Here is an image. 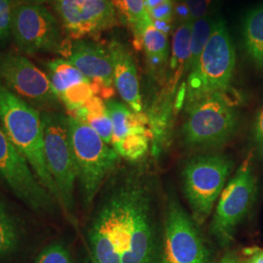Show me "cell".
<instances>
[{
    "label": "cell",
    "mask_w": 263,
    "mask_h": 263,
    "mask_svg": "<svg viewBox=\"0 0 263 263\" xmlns=\"http://www.w3.org/2000/svg\"><path fill=\"white\" fill-rule=\"evenodd\" d=\"M0 121L10 141L27 159L38 180L59 201L56 184L48 170L41 114L0 83Z\"/></svg>",
    "instance_id": "1"
},
{
    "label": "cell",
    "mask_w": 263,
    "mask_h": 263,
    "mask_svg": "<svg viewBox=\"0 0 263 263\" xmlns=\"http://www.w3.org/2000/svg\"><path fill=\"white\" fill-rule=\"evenodd\" d=\"M236 55L230 35L222 20H217L195 66L188 72L186 107L216 93H227L233 78Z\"/></svg>",
    "instance_id": "2"
},
{
    "label": "cell",
    "mask_w": 263,
    "mask_h": 263,
    "mask_svg": "<svg viewBox=\"0 0 263 263\" xmlns=\"http://www.w3.org/2000/svg\"><path fill=\"white\" fill-rule=\"evenodd\" d=\"M76 175L86 205H90L119 155L88 124L68 117Z\"/></svg>",
    "instance_id": "3"
},
{
    "label": "cell",
    "mask_w": 263,
    "mask_h": 263,
    "mask_svg": "<svg viewBox=\"0 0 263 263\" xmlns=\"http://www.w3.org/2000/svg\"><path fill=\"white\" fill-rule=\"evenodd\" d=\"M183 140L192 147H216L231 139L237 126L235 104L227 93L210 95L190 104Z\"/></svg>",
    "instance_id": "4"
},
{
    "label": "cell",
    "mask_w": 263,
    "mask_h": 263,
    "mask_svg": "<svg viewBox=\"0 0 263 263\" xmlns=\"http://www.w3.org/2000/svg\"><path fill=\"white\" fill-rule=\"evenodd\" d=\"M45 158L50 175L56 184L59 202L67 217L74 218V184L77 179L76 160L72 151L68 117L61 113L41 114Z\"/></svg>",
    "instance_id": "5"
},
{
    "label": "cell",
    "mask_w": 263,
    "mask_h": 263,
    "mask_svg": "<svg viewBox=\"0 0 263 263\" xmlns=\"http://www.w3.org/2000/svg\"><path fill=\"white\" fill-rule=\"evenodd\" d=\"M233 162L224 155L205 154L190 160L182 172L183 190L193 219L202 224L224 189Z\"/></svg>",
    "instance_id": "6"
},
{
    "label": "cell",
    "mask_w": 263,
    "mask_h": 263,
    "mask_svg": "<svg viewBox=\"0 0 263 263\" xmlns=\"http://www.w3.org/2000/svg\"><path fill=\"white\" fill-rule=\"evenodd\" d=\"M129 223V250L121 263H159L149 191L139 182L124 185Z\"/></svg>",
    "instance_id": "7"
},
{
    "label": "cell",
    "mask_w": 263,
    "mask_h": 263,
    "mask_svg": "<svg viewBox=\"0 0 263 263\" xmlns=\"http://www.w3.org/2000/svg\"><path fill=\"white\" fill-rule=\"evenodd\" d=\"M255 192L253 172L245 163L222 190L211 223V234L221 247H227L232 241L237 226L252 208Z\"/></svg>",
    "instance_id": "8"
},
{
    "label": "cell",
    "mask_w": 263,
    "mask_h": 263,
    "mask_svg": "<svg viewBox=\"0 0 263 263\" xmlns=\"http://www.w3.org/2000/svg\"><path fill=\"white\" fill-rule=\"evenodd\" d=\"M0 179L35 212H53L54 197L38 180L27 159L0 126Z\"/></svg>",
    "instance_id": "9"
},
{
    "label": "cell",
    "mask_w": 263,
    "mask_h": 263,
    "mask_svg": "<svg viewBox=\"0 0 263 263\" xmlns=\"http://www.w3.org/2000/svg\"><path fill=\"white\" fill-rule=\"evenodd\" d=\"M0 83L33 107L51 108L60 101L49 77L21 55L0 52Z\"/></svg>",
    "instance_id": "10"
},
{
    "label": "cell",
    "mask_w": 263,
    "mask_h": 263,
    "mask_svg": "<svg viewBox=\"0 0 263 263\" xmlns=\"http://www.w3.org/2000/svg\"><path fill=\"white\" fill-rule=\"evenodd\" d=\"M12 35L26 53L59 52L64 46L56 18L41 4L24 3L14 7Z\"/></svg>",
    "instance_id": "11"
},
{
    "label": "cell",
    "mask_w": 263,
    "mask_h": 263,
    "mask_svg": "<svg viewBox=\"0 0 263 263\" xmlns=\"http://www.w3.org/2000/svg\"><path fill=\"white\" fill-rule=\"evenodd\" d=\"M161 263H213L192 218L174 198L167 210Z\"/></svg>",
    "instance_id": "12"
},
{
    "label": "cell",
    "mask_w": 263,
    "mask_h": 263,
    "mask_svg": "<svg viewBox=\"0 0 263 263\" xmlns=\"http://www.w3.org/2000/svg\"><path fill=\"white\" fill-rule=\"evenodd\" d=\"M67 33L73 39L96 35L117 25L112 3L103 0H55Z\"/></svg>",
    "instance_id": "13"
},
{
    "label": "cell",
    "mask_w": 263,
    "mask_h": 263,
    "mask_svg": "<svg viewBox=\"0 0 263 263\" xmlns=\"http://www.w3.org/2000/svg\"><path fill=\"white\" fill-rule=\"evenodd\" d=\"M90 81L95 96L109 100L114 95L112 60L108 47L89 40L77 39L63 52Z\"/></svg>",
    "instance_id": "14"
},
{
    "label": "cell",
    "mask_w": 263,
    "mask_h": 263,
    "mask_svg": "<svg viewBox=\"0 0 263 263\" xmlns=\"http://www.w3.org/2000/svg\"><path fill=\"white\" fill-rule=\"evenodd\" d=\"M107 47L112 60L114 86L132 110L141 112L140 83L134 58L126 46L120 42L112 41Z\"/></svg>",
    "instance_id": "15"
},
{
    "label": "cell",
    "mask_w": 263,
    "mask_h": 263,
    "mask_svg": "<svg viewBox=\"0 0 263 263\" xmlns=\"http://www.w3.org/2000/svg\"><path fill=\"white\" fill-rule=\"evenodd\" d=\"M89 243L93 263H121L111 237L110 211L107 202L96 216L89 231Z\"/></svg>",
    "instance_id": "16"
},
{
    "label": "cell",
    "mask_w": 263,
    "mask_h": 263,
    "mask_svg": "<svg viewBox=\"0 0 263 263\" xmlns=\"http://www.w3.org/2000/svg\"><path fill=\"white\" fill-rule=\"evenodd\" d=\"M191 24L190 22L179 25L174 33L172 56L165 76V81L167 83L166 90L170 96L175 93L179 80L187 72Z\"/></svg>",
    "instance_id": "17"
},
{
    "label": "cell",
    "mask_w": 263,
    "mask_h": 263,
    "mask_svg": "<svg viewBox=\"0 0 263 263\" xmlns=\"http://www.w3.org/2000/svg\"><path fill=\"white\" fill-rule=\"evenodd\" d=\"M105 105L112 122V145L128 135L152 132L147 128L149 119L145 114L135 112L126 104L113 100H107Z\"/></svg>",
    "instance_id": "18"
},
{
    "label": "cell",
    "mask_w": 263,
    "mask_h": 263,
    "mask_svg": "<svg viewBox=\"0 0 263 263\" xmlns=\"http://www.w3.org/2000/svg\"><path fill=\"white\" fill-rule=\"evenodd\" d=\"M142 48L145 52L146 61L152 74L160 78L166 76L169 58L168 38L151 23L142 33Z\"/></svg>",
    "instance_id": "19"
},
{
    "label": "cell",
    "mask_w": 263,
    "mask_h": 263,
    "mask_svg": "<svg viewBox=\"0 0 263 263\" xmlns=\"http://www.w3.org/2000/svg\"><path fill=\"white\" fill-rule=\"evenodd\" d=\"M70 116L88 124L107 144L112 141V122L102 98L93 96Z\"/></svg>",
    "instance_id": "20"
},
{
    "label": "cell",
    "mask_w": 263,
    "mask_h": 263,
    "mask_svg": "<svg viewBox=\"0 0 263 263\" xmlns=\"http://www.w3.org/2000/svg\"><path fill=\"white\" fill-rule=\"evenodd\" d=\"M245 48L254 66L263 68V6L252 10L245 20Z\"/></svg>",
    "instance_id": "21"
},
{
    "label": "cell",
    "mask_w": 263,
    "mask_h": 263,
    "mask_svg": "<svg viewBox=\"0 0 263 263\" xmlns=\"http://www.w3.org/2000/svg\"><path fill=\"white\" fill-rule=\"evenodd\" d=\"M113 5L118 9L131 28L135 38V47L141 50L142 33L145 28L152 23L144 0H113Z\"/></svg>",
    "instance_id": "22"
},
{
    "label": "cell",
    "mask_w": 263,
    "mask_h": 263,
    "mask_svg": "<svg viewBox=\"0 0 263 263\" xmlns=\"http://www.w3.org/2000/svg\"><path fill=\"white\" fill-rule=\"evenodd\" d=\"M49 79L58 99L66 91L89 79L66 59H56L47 64Z\"/></svg>",
    "instance_id": "23"
},
{
    "label": "cell",
    "mask_w": 263,
    "mask_h": 263,
    "mask_svg": "<svg viewBox=\"0 0 263 263\" xmlns=\"http://www.w3.org/2000/svg\"><path fill=\"white\" fill-rule=\"evenodd\" d=\"M216 22L210 14L192 22L187 72L196 65L214 30Z\"/></svg>",
    "instance_id": "24"
},
{
    "label": "cell",
    "mask_w": 263,
    "mask_h": 263,
    "mask_svg": "<svg viewBox=\"0 0 263 263\" xmlns=\"http://www.w3.org/2000/svg\"><path fill=\"white\" fill-rule=\"evenodd\" d=\"M152 132L132 134L124 137L112 145L117 154L125 159L136 161L141 159L148 151Z\"/></svg>",
    "instance_id": "25"
},
{
    "label": "cell",
    "mask_w": 263,
    "mask_h": 263,
    "mask_svg": "<svg viewBox=\"0 0 263 263\" xmlns=\"http://www.w3.org/2000/svg\"><path fill=\"white\" fill-rule=\"evenodd\" d=\"M17 244V226L4 207L0 205V257L12 253Z\"/></svg>",
    "instance_id": "26"
},
{
    "label": "cell",
    "mask_w": 263,
    "mask_h": 263,
    "mask_svg": "<svg viewBox=\"0 0 263 263\" xmlns=\"http://www.w3.org/2000/svg\"><path fill=\"white\" fill-rule=\"evenodd\" d=\"M34 263H73V260L64 245L53 243L41 251Z\"/></svg>",
    "instance_id": "27"
},
{
    "label": "cell",
    "mask_w": 263,
    "mask_h": 263,
    "mask_svg": "<svg viewBox=\"0 0 263 263\" xmlns=\"http://www.w3.org/2000/svg\"><path fill=\"white\" fill-rule=\"evenodd\" d=\"M13 10V0H0V47L12 36Z\"/></svg>",
    "instance_id": "28"
},
{
    "label": "cell",
    "mask_w": 263,
    "mask_h": 263,
    "mask_svg": "<svg viewBox=\"0 0 263 263\" xmlns=\"http://www.w3.org/2000/svg\"><path fill=\"white\" fill-rule=\"evenodd\" d=\"M187 5L191 22L209 15L213 0H184Z\"/></svg>",
    "instance_id": "29"
},
{
    "label": "cell",
    "mask_w": 263,
    "mask_h": 263,
    "mask_svg": "<svg viewBox=\"0 0 263 263\" xmlns=\"http://www.w3.org/2000/svg\"><path fill=\"white\" fill-rule=\"evenodd\" d=\"M151 19L158 22H166V23H174V9L172 0L167 1L159 6L148 11Z\"/></svg>",
    "instance_id": "30"
},
{
    "label": "cell",
    "mask_w": 263,
    "mask_h": 263,
    "mask_svg": "<svg viewBox=\"0 0 263 263\" xmlns=\"http://www.w3.org/2000/svg\"><path fill=\"white\" fill-rule=\"evenodd\" d=\"M174 9V23H177V27L179 25L190 23V14L187 5L184 0H172ZM192 23V22H191Z\"/></svg>",
    "instance_id": "31"
},
{
    "label": "cell",
    "mask_w": 263,
    "mask_h": 263,
    "mask_svg": "<svg viewBox=\"0 0 263 263\" xmlns=\"http://www.w3.org/2000/svg\"><path fill=\"white\" fill-rule=\"evenodd\" d=\"M254 139L256 143L263 145V104L254 121Z\"/></svg>",
    "instance_id": "32"
},
{
    "label": "cell",
    "mask_w": 263,
    "mask_h": 263,
    "mask_svg": "<svg viewBox=\"0 0 263 263\" xmlns=\"http://www.w3.org/2000/svg\"><path fill=\"white\" fill-rule=\"evenodd\" d=\"M220 263H247L236 254L233 253H227V254L222 257Z\"/></svg>",
    "instance_id": "33"
},
{
    "label": "cell",
    "mask_w": 263,
    "mask_h": 263,
    "mask_svg": "<svg viewBox=\"0 0 263 263\" xmlns=\"http://www.w3.org/2000/svg\"><path fill=\"white\" fill-rule=\"evenodd\" d=\"M167 1H170V0H144V4H145V7L147 11H149Z\"/></svg>",
    "instance_id": "34"
},
{
    "label": "cell",
    "mask_w": 263,
    "mask_h": 263,
    "mask_svg": "<svg viewBox=\"0 0 263 263\" xmlns=\"http://www.w3.org/2000/svg\"><path fill=\"white\" fill-rule=\"evenodd\" d=\"M247 263H263V251L255 252Z\"/></svg>",
    "instance_id": "35"
},
{
    "label": "cell",
    "mask_w": 263,
    "mask_h": 263,
    "mask_svg": "<svg viewBox=\"0 0 263 263\" xmlns=\"http://www.w3.org/2000/svg\"><path fill=\"white\" fill-rule=\"evenodd\" d=\"M26 3H32V4H41L48 0H24Z\"/></svg>",
    "instance_id": "36"
},
{
    "label": "cell",
    "mask_w": 263,
    "mask_h": 263,
    "mask_svg": "<svg viewBox=\"0 0 263 263\" xmlns=\"http://www.w3.org/2000/svg\"><path fill=\"white\" fill-rule=\"evenodd\" d=\"M103 1H105V2H109V3H112L113 4V0H103Z\"/></svg>",
    "instance_id": "37"
}]
</instances>
